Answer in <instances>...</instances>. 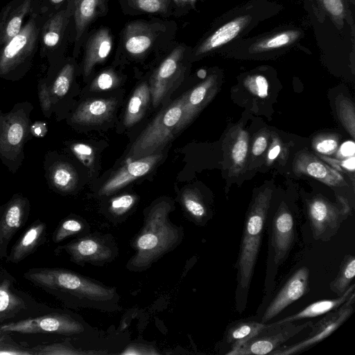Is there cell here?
Masks as SVG:
<instances>
[{
  "instance_id": "cell-1",
  "label": "cell",
  "mask_w": 355,
  "mask_h": 355,
  "mask_svg": "<svg viewBox=\"0 0 355 355\" xmlns=\"http://www.w3.org/2000/svg\"><path fill=\"white\" fill-rule=\"evenodd\" d=\"M272 194V189L270 187L257 192L254 195L246 214L238 258L234 266L236 270L235 307L239 313H243L247 306Z\"/></svg>"
},
{
  "instance_id": "cell-2",
  "label": "cell",
  "mask_w": 355,
  "mask_h": 355,
  "mask_svg": "<svg viewBox=\"0 0 355 355\" xmlns=\"http://www.w3.org/2000/svg\"><path fill=\"white\" fill-rule=\"evenodd\" d=\"M175 21L153 17L128 21L122 28L116 49V62L141 61L163 55L175 42Z\"/></svg>"
},
{
  "instance_id": "cell-3",
  "label": "cell",
  "mask_w": 355,
  "mask_h": 355,
  "mask_svg": "<svg viewBox=\"0 0 355 355\" xmlns=\"http://www.w3.org/2000/svg\"><path fill=\"white\" fill-rule=\"evenodd\" d=\"M25 276L37 284L75 297L83 306L108 310L110 306L115 305L118 300L117 293L113 288L71 271L43 268L31 270Z\"/></svg>"
},
{
  "instance_id": "cell-4",
  "label": "cell",
  "mask_w": 355,
  "mask_h": 355,
  "mask_svg": "<svg viewBox=\"0 0 355 355\" xmlns=\"http://www.w3.org/2000/svg\"><path fill=\"white\" fill-rule=\"evenodd\" d=\"M169 203L162 201L148 212L141 233L136 241L137 254L132 261L135 267H144L174 246L180 232L168 220Z\"/></svg>"
},
{
  "instance_id": "cell-5",
  "label": "cell",
  "mask_w": 355,
  "mask_h": 355,
  "mask_svg": "<svg viewBox=\"0 0 355 355\" xmlns=\"http://www.w3.org/2000/svg\"><path fill=\"white\" fill-rule=\"evenodd\" d=\"M33 105L18 103L8 112L0 110V159L15 173L24 158V148L31 132Z\"/></svg>"
},
{
  "instance_id": "cell-6",
  "label": "cell",
  "mask_w": 355,
  "mask_h": 355,
  "mask_svg": "<svg viewBox=\"0 0 355 355\" xmlns=\"http://www.w3.org/2000/svg\"><path fill=\"white\" fill-rule=\"evenodd\" d=\"M271 222L265 280L266 296L272 291L278 268L288 257L297 239L294 216L284 202L281 203Z\"/></svg>"
},
{
  "instance_id": "cell-7",
  "label": "cell",
  "mask_w": 355,
  "mask_h": 355,
  "mask_svg": "<svg viewBox=\"0 0 355 355\" xmlns=\"http://www.w3.org/2000/svg\"><path fill=\"white\" fill-rule=\"evenodd\" d=\"M185 93L164 108L132 144L128 153L132 160L159 150L172 139L180 119Z\"/></svg>"
},
{
  "instance_id": "cell-8",
  "label": "cell",
  "mask_w": 355,
  "mask_h": 355,
  "mask_svg": "<svg viewBox=\"0 0 355 355\" xmlns=\"http://www.w3.org/2000/svg\"><path fill=\"white\" fill-rule=\"evenodd\" d=\"M192 48L175 42L164 54L150 78V90L154 107L158 106L169 89L184 75L191 60Z\"/></svg>"
},
{
  "instance_id": "cell-9",
  "label": "cell",
  "mask_w": 355,
  "mask_h": 355,
  "mask_svg": "<svg viewBox=\"0 0 355 355\" xmlns=\"http://www.w3.org/2000/svg\"><path fill=\"white\" fill-rule=\"evenodd\" d=\"M40 28L36 15L0 49V78L16 79L35 49Z\"/></svg>"
},
{
  "instance_id": "cell-10",
  "label": "cell",
  "mask_w": 355,
  "mask_h": 355,
  "mask_svg": "<svg viewBox=\"0 0 355 355\" xmlns=\"http://www.w3.org/2000/svg\"><path fill=\"white\" fill-rule=\"evenodd\" d=\"M352 209L338 201L333 203L322 196H315L306 202V214L313 238L327 241L351 214Z\"/></svg>"
},
{
  "instance_id": "cell-11",
  "label": "cell",
  "mask_w": 355,
  "mask_h": 355,
  "mask_svg": "<svg viewBox=\"0 0 355 355\" xmlns=\"http://www.w3.org/2000/svg\"><path fill=\"white\" fill-rule=\"evenodd\" d=\"M355 293L339 307L326 313L325 315L309 327L311 330L304 340L291 345L280 346L270 355H292L301 353L322 341L338 329L353 313Z\"/></svg>"
},
{
  "instance_id": "cell-12",
  "label": "cell",
  "mask_w": 355,
  "mask_h": 355,
  "mask_svg": "<svg viewBox=\"0 0 355 355\" xmlns=\"http://www.w3.org/2000/svg\"><path fill=\"white\" fill-rule=\"evenodd\" d=\"M311 323L310 321L302 324H295V322L266 323L256 335L232 352L230 355L270 354L309 327Z\"/></svg>"
},
{
  "instance_id": "cell-13",
  "label": "cell",
  "mask_w": 355,
  "mask_h": 355,
  "mask_svg": "<svg viewBox=\"0 0 355 355\" xmlns=\"http://www.w3.org/2000/svg\"><path fill=\"white\" fill-rule=\"evenodd\" d=\"M4 332L21 334H58L70 335L84 331L78 321L62 314H49L7 323L0 327Z\"/></svg>"
},
{
  "instance_id": "cell-14",
  "label": "cell",
  "mask_w": 355,
  "mask_h": 355,
  "mask_svg": "<svg viewBox=\"0 0 355 355\" xmlns=\"http://www.w3.org/2000/svg\"><path fill=\"white\" fill-rule=\"evenodd\" d=\"M309 284V268L303 266L297 269L270 300L260 321L267 323L288 306L301 298L308 292Z\"/></svg>"
},
{
  "instance_id": "cell-15",
  "label": "cell",
  "mask_w": 355,
  "mask_h": 355,
  "mask_svg": "<svg viewBox=\"0 0 355 355\" xmlns=\"http://www.w3.org/2000/svg\"><path fill=\"white\" fill-rule=\"evenodd\" d=\"M114 46V37L108 26H101L88 32L82 45V71L85 78L91 75L95 66L108 58Z\"/></svg>"
},
{
  "instance_id": "cell-16",
  "label": "cell",
  "mask_w": 355,
  "mask_h": 355,
  "mask_svg": "<svg viewBox=\"0 0 355 355\" xmlns=\"http://www.w3.org/2000/svg\"><path fill=\"white\" fill-rule=\"evenodd\" d=\"M73 22V55L77 56L90 26L98 18L107 15L109 0H71Z\"/></svg>"
},
{
  "instance_id": "cell-17",
  "label": "cell",
  "mask_w": 355,
  "mask_h": 355,
  "mask_svg": "<svg viewBox=\"0 0 355 355\" xmlns=\"http://www.w3.org/2000/svg\"><path fill=\"white\" fill-rule=\"evenodd\" d=\"M251 19L249 15L237 17L207 34L192 48L191 61L209 54L236 38L248 26Z\"/></svg>"
},
{
  "instance_id": "cell-18",
  "label": "cell",
  "mask_w": 355,
  "mask_h": 355,
  "mask_svg": "<svg viewBox=\"0 0 355 355\" xmlns=\"http://www.w3.org/2000/svg\"><path fill=\"white\" fill-rule=\"evenodd\" d=\"M218 76L209 75L204 81L185 93L182 112L175 132L189 125L211 101L217 92Z\"/></svg>"
},
{
  "instance_id": "cell-19",
  "label": "cell",
  "mask_w": 355,
  "mask_h": 355,
  "mask_svg": "<svg viewBox=\"0 0 355 355\" xmlns=\"http://www.w3.org/2000/svg\"><path fill=\"white\" fill-rule=\"evenodd\" d=\"M162 155L154 153L134 159L117 171L99 190V195L110 194L130 182L149 173L162 159Z\"/></svg>"
},
{
  "instance_id": "cell-20",
  "label": "cell",
  "mask_w": 355,
  "mask_h": 355,
  "mask_svg": "<svg viewBox=\"0 0 355 355\" xmlns=\"http://www.w3.org/2000/svg\"><path fill=\"white\" fill-rule=\"evenodd\" d=\"M293 171L296 174L311 176L329 187L347 185L345 179L338 171L308 152L297 155L293 162Z\"/></svg>"
},
{
  "instance_id": "cell-21",
  "label": "cell",
  "mask_w": 355,
  "mask_h": 355,
  "mask_svg": "<svg viewBox=\"0 0 355 355\" xmlns=\"http://www.w3.org/2000/svg\"><path fill=\"white\" fill-rule=\"evenodd\" d=\"M72 17V1L67 0L63 8L54 12L42 28L41 39L46 49L55 50L64 44Z\"/></svg>"
},
{
  "instance_id": "cell-22",
  "label": "cell",
  "mask_w": 355,
  "mask_h": 355,
  "mask_svg": "<svg viewBox=\"0 0 355 355\" xmlns=\"http://www.w3.org/2000/svg\"><path fill=\"white\" fill-rule=\"evenodd\" d=\"M266 323L255 319H242L230 323L218 343L220 354H230L256 335Z\"/></svg>"
},
{
  "instance_id": "cell-23",
  "label": "cell",
  "mask_w": 355,
  "mask_h": 355,
  "mask_svg": "<svg viewBox=\"0 0 355 355\" xmlns=\"http://www.w3.org/2000/svg\"><path fill=\"white\" fill-rule=\"evenodd\" d=\"M249 150V136L241 125L230 130L225 139V153L227 157L229 173L238 175L244 169Z\"/></svg>"
},
{
  "instance_id": "cell-24",
  "label": "cell",
  "mask_w": 355,
  "mask_h": 355,
  "mask_svg": "<svg viewBox=\"0 0 355 355\" xmlns=\"http://www.w3.org/2000/svg\"><path fill=\"white\" fill-rule=\"evenodd\" d=\"M116 105V101L113 98L85 101L73 112L71 121L78 125L101 123L112 115Z\"/></svg>"
},
{
  "instance_id": "cell-25",
  "label": "cell",
  "mask_w": 355,
  "mask_h": 355,
  "mask_svg": "<svg viewBox=\"0 0 355 355\" xmlns=\"http://www.w3.org/2000/svg\"><path fill=\"white\" fill-rule=\"evenodd\" d=\"M66 250L76 261H102L110 256V249L96 238L85 237L69 244Z\"/></svg>"
},
{
  "instance_id": "cell-26",
  "label": "cell",
  "mask_w": 355,
  "mask_h": 355,
  "mask_svg": "<svg viewBox=\"0 0 355 355\" xmlns=\"http://www.w3.org/2000/svg\"><path fill=\"white\" fill-rule=\"evenodd\" d=\"M355 284H351L344 293L334 299L321 300L309 304L295 314L275 321L276 323L295 322L297 320L318 317L339 307L354 293Z\"/></svg>"
},
{
  "instance_id": "cell-27",
  "label": "cell",
  "mask_w": 355,
  "mask_h": 355,
  "mask_svg": "<svg viewBox=\"0 0 355 355\" xmlns=\"http://www.w3.org/2000/svg\"><path fill=\"white\" fill-rule=\"evenodd\" d=\"M122 12L128 15H152L168 18L173 16L171 0H119Z\"/></svg>"
},
{
  "instance_id": "cell-28",
  "label": "cell",
  "mask_w": 355,
  "mask_h": 355,
  "mask_svg": "<svg viewBox=\"0 0 355 355\" xmlns=\"http://www.w3.org/2000/svg\"><path fill=\"white\" fill-rule=\"evenodd\" d=\"M26 205V199L19 196L15 197L7 205L0 220V246L8 241L22 224Z\"/></svg>"
},
{
  "instance_id": "cell-29",
  "label": "cell",
  "mask_w": 355,
  "mask_h": 355,
  "mask_svg": "<svg viewBox=\"0 0 355 355\" xmlns=\"http://www.w3.org/2000/svg\"><path fill=\"white\" fill-rule=\"evenodd\" d=\"M12 2L0 30V46H3L22 28L24 17L31 10L33 0H18Z\"/></svg>"
},
{
  "instance_id": "cell-30",
  "label": "cell",
  "mask_w": 355,
  "mask_h": 355,
  "mask_svg": "<svg viewBox=\"0 0 355 355\" xmlns=\"http://www.w3.org/2000/svg\"><path fill=\"white\" fill-rule=\"evenodd\" d=\"M150 97L149 85L144 82L134 91L123 118V124L130 127L139 121L144 115Z\"/></svg>"
},
{
  "instance_id": "cell-31",
  "label": "cell",
  "mask_w": 355,
  "mask_h": 355,
  "mask_svg": "<svg viewBox=\"0 0 355 355\" xmlns=\"http://www.w3.org/2000/svg\"><path fill=\"white\" fill-rule=\"evenodd\" d=\"M51 186L60 191L69 192L78 183V174L75 168L65 162H56L46 171Z\"/></svg>"
},
{
  "instance_id": "cell-32",
  "label": "cell",
  "mask_w": 355,
  "mask_h": 355,
  "mask_svg": "<svg viewBox=\"0 0 355 355\" xmlns=\"http://www.w3.org/2000/svg\"><path fill=\"white\" fill-rule=\"evenodd\" d=\"M300 35L298 30L282 31L257 40L250 46L249 51L259 53L282 48L296 42Z\"/></svg>"
},
{
  "instance_id": "cell-33",
  "label": "cell",
  "mask_w": 355,
  "mask_h": 355,
  "mask_svg": "<svg viewBox=\"0 0 355 355\" xmlns=\"http://www.w3.org/2000/svg\"><path fill=\"white\" fill-rule=\"evenodd\" d=\"M44 229L42 223L31 226L13 248L12 260L17 262L31 252L39 243Z\"/></svg>"
},
{
  "instance_id": "cell-34",
  "label": "cell",
  "mask_w": 355,
  "mask_h": 355,
  "mask_svg": "<svg viewBox=\"0 0 355 355\" xmlns=\"http://www.w3.org/2000/svg\"><path fill=\"white\" fill-rule=\"evenodd\" d=\"M355 276V258L352 254H347L340 265L338 272L330 282L329 288L338 296L344 293L351 285Z\"/></svg>"
},
{
  "instance_id": "cell-35",
  "label": "cell",
  "mask_w": 355,
  "mask_h": 355,
  "mask_svg": "<svg viewBox=\"0 0 355 355\" xmlns=\"http://www.w3.org/2000/svg\"><path fill=\"white\" fill-rule=\"evenodd\" d=\"M319 8L325 13L338 30L344 26L347 16L351 12L347 0H315Z\"/></svg>"
},
{
  "instance_id": "cell-36",
  "label": "cell",
  "mask_w": 355,
  "mask_h": 355,
  "mask_svg": "<svg viewBox=\"0 0 355 355\" xmlns=\"http://www.w3.org/2000/svg\"><path fill=\"white\" fill-rule=\"evenodd\" d=\"M76 72L75 63L69 60L64 64L56 76L53 84L50 86V92L53 103L55 98H61L68 92Z\"/></svg>"
},
{
  "instance_id": "cell-37",
  "label": "cell",
  "mask_w": 355,
  "mask_h": 355,
  "mask_svg": "<svg viewBox=\"0 0 355 355\" xmlns=\"http://www.w3.org/2000/svg\"><path fill=\"white\" fill-rule=\"evenodd\" d=\"M182 204L193 219L202 224L209 218L208 209L200 195L193 189H186L182 195Z\"/></svg>"
},
{
  "instance_id": "cell-38",
  "label": "cell",
  "mask_w": 355,
  "mask_h": 355,
  "mask_svg": "<svg viewBox=\"0 0 355 355\" xmlns=\"http://www.w3.org/2000/svg\"><path fill=\"white\" fill-rule=\"evenodd\" d=\"M24 302L10 290V282H0V320L24 306Z\"/></svg>"
},
{
  "instance_id": "cell-39",
  "label": "cell",
  "mask_w": 355,
  "mask_h": 355,
  "mask_svg": "<svg viewBox=\"0 0 355 355\" xmlns=\"http://www.w3.org/2000/svg\"><path fill=\"white\" fill-rule=\"evenodd\" d=\"M338 116L343 125L354 138L355 111L352 101L346 97H338L336 101Z\"/></svg>"
},
{
  "instance_id": "cell-40",
  "label": "cell",
  "mask_w": 355,
  "mask_h": 355,
  "mask_svg": "<svg viewBox=\"0 0 355 355\" xmlns=\"http://www.w3.org/2000/svg\"><path fill=\"white\" fill-rule=\"evenodd\" d=\"M339 145V137L332 134H322L313 140V147L322 155L335 153Z\"/></svg>"
},
{
  "instance_id": "cell-41",
  "label": "cell",
  "mask_w": 355,
  "mask_h": 355,
  "mask_svg": "<svg viewBox=\"0 0 355 355\" xmlns=\"http://www.w3.org/2000/svg\"><path fill=\"white\" fill-rule=\"evenodd\" d=\"M120 83V76L112 68L101 71L93 80L91 88L93 90L103 91L117 86Z\"/></svg>"
},
{
  "instance_id": "cell-42",
  "label": "cell",
  "mask_w": 355,
  "mask_h": 355,
  "mask_svg": "<svg viewBox=\"0 0 355 355\" xmlns=\"http://www.w3.org/2000/svg\"><path fill=\"white\" fill-rule=\"evenodd\" d=\"M33 354L37 355H68L78 354L81 352H78L71 345L62 343L37 345L33 348L31 354Z\"/></svg>"
},
{
  "instance_id": "cell-43",
  "label": "cell",
  "mask_w": 355,
  "mask_h": 355,
  "mask_svg": "<svg viewBox=\"0 0 355 355\" xmlns=\"http://www.w3.org/2000/svg\"><path fill=\"white\" fill-rule=\"evenodd\" d=\"M244 86L254 96L266 98L268 94V83L266 77L255 74L248 76L244 80Z\"/></svg>"
},
{
  "instance_id": "cell-44",
  "label": "cell",
  "mask_w": 355,
  "mask_h": 355,
  "mask_svg": "<svg viewBox=\"0 0 355 355\" xmlns=\"http://www.w3.org/2000/svg\"><path fill=\"white\" fill-rule=\"evenodd\" d=\"M83 229V224L76 219L64 220L58 229L54 241L60 242L67 237L80 232Z\"/></svg>"
},
{
  "instance_id": "cell-45",
  "label": "cell",
  "mask_w": 355,
  "mask_h": 355,
  "mask_svg": "<svg viewBox=\"0 0 355 355\" xmlns=\"http://www.w3.org/2000/svg\"><path fill=\"white\" fill-rule=\"evenodd\" d=\"M136 197L131 194H125L112 200L110 211L116 215H122L127 212L135 204Z\"/></svg>"
},
{
  "instance_id": "cell-46",
  "label": "cell",
  "mask_w": 355,
  "mask_h": 355,
  "mask_svg": "<svg viewBox=\"0 0 355 355\" xmlns=\"http://www.w3.org/2000/svg\"><path fill=\"white\" fill-rule=\"evenodd\" d=\"M38 96L41 109L46 116L51 114L53 101L50 92V86L44 80H40L38 84Z\"/></svg>"
},
{
  "instance_id": "cell-47",
  "label": "cell",
  "mask_w": 355,
  "mask_h": 355,
  "mask_svg": "<svg viewBox=\"0 0 355 355\" xmlns=\"http://www.w3.org/2000/svg\"><path fill=\"white\" fill-rule=\"evenodd\" d=\"M71 149L85 166H92L94 159V152L90 146L83 143H75L71 145Z\"/></svg>"
},
{
  "instance_id": "cell-48",
  "label": "cell",
  "mask_w": 355,
  "mask_h": 355,
  "mask_svg": "<svg viewBox=\"0 0 355 355\" xmlns=\"http://www.w3.org/2000/svg\"><path fill=\"white\" fill-rule=\"evenodd\" d=\"M198 0H171L173 16L181 17L192 10H196Z\"/></svg>"
},
{
  "instance_id": "cell-49",
  "label": "cell",
  "mask_w": 355,
  "mask_h": 355,
  "mask_svg": "<svg viewBox=\"0 0 355 355\" xmlns=\"http://www.w3.org/2000/svg\"><path fill=\"white\" fill-rule=\"evenodd\" d=\"M268 134L266 131L259 133L254 138L251 154L254 157L261 155L268 147Z\"/></svg>"
},
{
  "instance_id": "cell-50",
  "label": "cell",
  "mask_w": 355,
  "mask_h": 355,
  "mask_svg": "<svg viewBox=\"0 0 355 355\" xmlns=\"http://www.w3.org/2000/svg\"><path fill=\"white\" fill-rule=\"evenodd\" d=\"M324 160L327 162L330 165L333 166L338 170H343L354 172L355 169V157L354 156L344 158L342 160L327 158L325 156H322Z\"/></svg>"
},
{
  "instance_id": "cell-51",
  "label": "cell",
  "mask_w": 355,
  "mask_h": 355,
  "mask_svg": "<svg viewBox=\"0 0 355 355\" xmlns=\"http://www.w3.org/2000/svg\"><path fill=\"white\" fill-rule=\"evenodd\" d=\"M282 144L277 137H274L267 154V163L272 164L282 152Z\"/></svg>"
},
{
  "instance_id": "cell-52",
  "label": "cell",
  "mask_w": 355,
  "mask_h": 355,
  "mask_svg": "<svg viewBox=\"0 0 355 355\" xmlns=\"http://www.w3.org/2000/svg\"><path fill=\"white\" fill-rule=\"evenodd\" d=\"M355 144L353 141H347L342 144L338 150V157L347 158L354 156Z\"/></svg>"
},
{
  "instance_id": "cell-53",
  "label": "cell",
  "mask_w": 355,
  "mask_h": 355,
  "mask_svg": "<svg viewBox=\"0 0 355 355\" xmlns=\"http://www.w3.org/2000/svg\"><path fill=\"white\" fill-rule=\"evenodd\" d=\"M49 3L55 9H59L61 6H63L67 1V0H48Z\"/></svg>"
},
{
  "instance_id": "cell-54",
  "label": "cell",
  "mask_w": 355,
  "mask_h": 355,
  "mask_svg": "<svg viewBox=\"0 0 355 355\" xmlns=\"http://www.w3.org/2000/svg\"><path fill=\"white\" fill-rule=\"evenodd\" d=\"M11 4H12V3H10V4H9V5H7V6L4 8L3 12L1 13V17H0V30H1V27H2V26H3V24L4 22L6 16V15L8 13V11L9 8L11 6Z\"/></svg>"
},
{
  "instance_id": "cell-55",
  "label": "cell",
  "mask_w": 355,
  "mask_h": 355,
  "mask_svg": "<svg viewBox=\"0 0 355 355\" xmlns=\"http://www.w3.org/2000/svg\"><path fill=\"white\" fill-rule=\"evenodd\" d=\"M353 4H354V0H349Z\"/></svg>"
},
{
  "instance_id": "cell-56",
  "label": "cell",
  "mask_w": 355,
  "mask_h": 355,
  "mask_svg": "<svg viewBox=\"0 0 355 355\" xmlns=\"http://www.w3.org/2000/svg\"><path fill=\"white\" fill-rule=\"evenodd\" d=\"M200 1H204V0H200Z\"/></svg>"
}]
</instances>
